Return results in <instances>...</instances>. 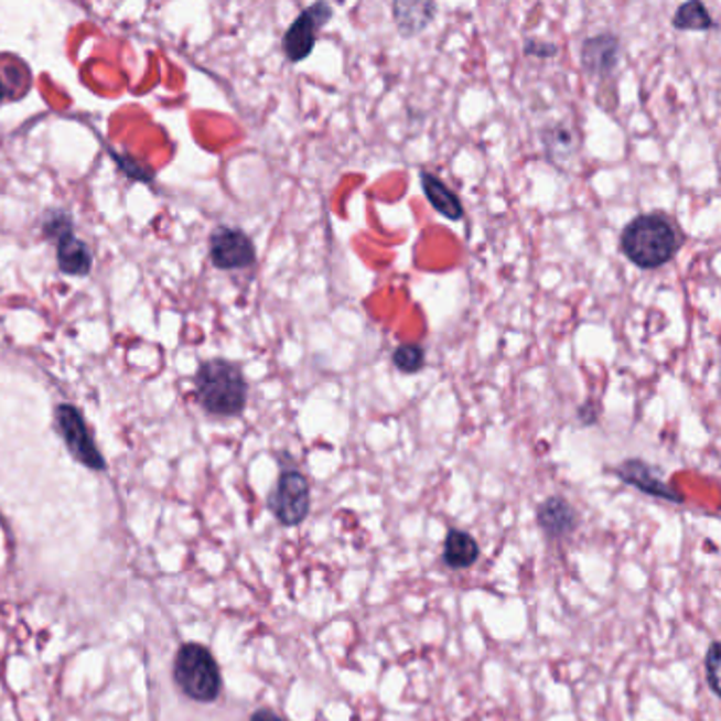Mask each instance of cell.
Returning <instances> with one entry per match:
<instances>
[{"label":"cell","mask_w":721,"mask_h":721,"mask_svg":"<svg viewBox=\"0 0 721 721\" xmlns=\"http://www.w3.org/2000/svg\"><path fill=\"white\" fill-rule=\"evenodd\" d=\"M684 246V233L663 212L635 216L620 233V250L635 267L654 271L669 265Z\"/></svg>","instance_id":"cell-1"},{"label":"cell","mask_w":721,"mask_h":721,"mask_svg":"<svg viewBox=\"0 0 721 721\" xmlns=\"http://www.w3.org/2000/svg\"><path fill=\"white\" fill-rule=\"evenodd\" d=\"M248 389L241 366L225 358L202 362L193 377V396L212 417H239L248 405Z\"/></svg>","instance_id":"cell-2"},{"label":"cell","mask_w":721,"mask_h":721,"mask_svg":"<svg viewBox=\"0 0 721 721\" xmlns=\"http://www.w3.org/2000/svg\"><path fill=\"white\" fill-rule=\"evenodd\" d=\"M174 679L184 695L197 702H214L223 690V677L212 652L200 644H184L174 660Z\"/></svg>","instance_id":"cell-3"},{"label":"cell","mask_w":721,"mask_h":721,"mask_svg":"<svg viewBox=\"0 0 721 721\" xmlns=\"http://www.w3.org/2000/svg\"><path fill=\"white\" fill-rule=\"evenodd\" d=\"M53 421H55L53 426L64 440L68 453L77 460L78 464L85 465L94 472L106 470V460L87 428L83 412L78 411L75 405H68V402L57 405L53 411Z\"/></svg>","instance_id":"cell-4"},{"label":"cell","mask_w":721,"mask_h":721,"mask_svg":"<svg viewBox=\"0 0 721 721\" xmlns=\"http://www.w3.org/2000/svg\"><path fill=\"white\" fill-rule=\"evenodd\" d=\"M269 510L283 527H299L311 510V487L299 470H283L269 495Z\"/></svg>","instance_id":"cell-5"},{"label":"cell","mask_w":721,"mask_h":721,"mask_svg":"<svg viewBox=\"0 0 721 721\" xmlns=\"http://www.w3.org/2000/svg\"><path fill=\"white\" fill-rule=\"evenodd\" d=\"M333 15L335 9L329 2H313L305 7L283 34L282 50L286 60L292 64L308 60L318 43L320 30L333 20Z\"/></svg>","instance_id":"cell-6"},{"label":"cell","mask_w":721,"mask_h":721,"mask_svg":"<svg viewBox=\"0 0 721 721\" xmlns=\"http://www.w3.org/2000/svg\"><path fill=\"white\" fill-rule=\"evenodd\" d=\"M207 255L216 269L239 271L257 262V246L248 233L220 225L209 233Z\"/></svg>","instance_id":"cell-7"},{"label":"cell","mask_w":721,"mask_h":721,"mask_svg":"<svg viewBox=\"0 0 721 721\" xmlns=\"http://www.w3.org/2000/svg\"><path fill=\"white\" fill-rule=\"evenodd\" d=\"M622 43L614 32H599L582 41L580 62L587 75L596 78L612 77L620 64Z\"/></svg>","instance_id":"cell-8"},{"label":"cell","mask_w":721,"mask_h":721,"mask_svg":"<svg viewBox=\"0 0 721 721\" xmlns=\"http://www.w3.org/2000/svg\"><path fill=\"white\" fill-rule=\"evenodd\" d=\"M620 481L642 491L649 497H658L665 502H672V504H684L681 493L670 487L669 483H665V478L660 476V472L654 465L647 464L644 460H626L616 467Z\"/></svg>","instance_id":"cell-9"},{"label":"cell","mask_w":721,"mask_h":721,"mask_svg":"<svg viewBox=\"0 0 721 721\" xmlns=\"http://www.w3.org/2000/svg\"><path fill=\"white\" fill-rule=\"evenodd\" d=\"M536 520L540 525L541 531L552 538V540H563L569 538L578 525H580V515L573 508L571 502H567L561 495H550L541 502L536 510Z\"/></svg>","instance_id":"cell-10"},{"label":"cell","mask_w":721,"mask_h":721,"mask_svg":"<svg viewBox=\"0 0 721 721\" xmlns=\"http://www.w3.org/2000/svg\"><path fill=\"white\" fill-rule=\"evenodd\" d=\"M439 7L428 0H398L391 4V15L398 32L407 39L423 32L437 18Z\"/></svg>","instance_id":"cell-11"},{"label":"cell","mask_w":721,"mask_h":721,"mask_svg":"<svg viewBox=\"0 0 721 721\" xmlns=\"http://www.w3.org/2000/svg\"><path fill=\"white\" fill-rule=\"evenodd\" d=\"M30 85L32 73L26 62L11 53H0V104L22 100L30 92Z\"/></svg>","instance_id":"cell-12"},{"label":"cell","mask_w":721,"mask_h":721,"mask_svg":"<svg viewBox=\"0 0 721 721\" xmlns=\"http://www.w3.org/2000/svg\"><path fill=\"white\" fill-rule=\"evenodd\" d=\"M419 179H421V189H423L426 200L439 212L440 216H444L446 220H453V223H460L464 218V204H462L460 195L446 182L440 181L437 174L426 172V170L419 174Z\"/></svg>","instance_id":"cell-13"},{"label":"cell","mask_w":721,"mask_h":721,"mask_svg":"<svg viewBox=\"0 0 721 721\" xmlns=\"http://www.w3.org/2000/svg\"><path fill=\"white\" fill-rule=\"evenodd\" d=\"M55 258H57V269L64 276L73 278H85L89 276L94 267V255L85 241H80L75 233L62 237L55 241Z\"/></svg>","instance_id":"cell-14"},{"label":"cell","mask_w":721,"mask_h":721,"mask_svg":"<svg viewBox=\"0 0 721 721\" xmlns=\"http://www.w3.org/2000/svg\"><path fill=\"white\" fill-rule=\"evenodd\" d=\"M481 557V546L472 534L464 529H449L442 544V561L449 569H470Z\"/></svg>","instance_id":"cell-15"},{"label":"cell","mask_w":721,"mask_h":721,"mask_svg":"<svg viewBox=\"0 0 721 721\" xmlns=\"http://www.w3.org/2000/svg\"><path fill=\"white\" fill-rule=\"evenodd\" d=\"M715 26L711 11L704 2L690 0L679 4V9L672 15V28L679 32H709Z\"/></svg>","instance_id":"cell-16"},{"label":"cell","mask_w":721,"mask_h":721,"mask_svg":"<svg viewBox=\"0 0 721 721\" xmlns=\"http://www.w3.org/2000/svg\"><path fill=\"white\" fill-rule=\"evenodd\" d=\"M541 142H544V149L550 157V161L569 159L578 149V138H575L573 129L567 128L563 123H555V126L544 129Z\"/></svg>","instance_id":"cell-17"},{"label":"cell","mask_w":721,"mask_h":721,"mask_svg":"<svg viewBox=\"0 0 721 721\" xmlns=\"http://www.w3.org/2000/svg\"><path fill=\"white\" fill-rule=\"evenodd\" d=\"M391 364L402 375H417L426 368V349L419 343H402L391 352Z\"/></svg>","instance_id":"cell-18"},{"label":"cell","mask_w":721,"mask_h":721,"mask_svg":"<svg viewBox=\"0 0 721 721\" xmlns=\"http://www.w3.org/2000/svg\"><path fill=\"white\" fill-rule=\"evenodd\" d=\"M41 220H43L41 232L52 241H60L62 237L75 233V223H73L71 214L64 209H50V212H45V216Z\"/></svg>","instance_id":"cell-19"},{"label":"cell","mask_w":721,"mask_h":721,"mask_svg":"<svg viewBox=\"0 0 721 721\" xmlns=\"http://www.w3.org/2000/svg\"><path fill=\"white\" fill-rule=\"evenodd\" d=\"M720 642H713L707 656H704V672H707V681H709V688L711 692L718 696L720 695V679H718V670H720Z\"/></svg>","instance_id":"cell-20"},{"label":"cell","mask_w":721,"mask_h":721,"mask_svg":"<svg viewBox=\"0 0 721 721\" xmlns=\"http://www.w3.org/2000/svg\"><path fill=\"white\" fill-rule=\"evenodd\" d=\"M110 155H112V159L117 161L119 170H121L126 176H129L131 181L153 182V174H151L147 168H142L138 161H133V159H129V157L117 155V153H110Z\"/></svg>","instance_id":"cell-21"},{"label":"cell","mask_w":721,"mask_h":721,"mask_svg":"<svg viewBox=\"0 0 721 721\" xmlns=\"http://www.w3.org/2000/svg\"><path fill=\"white\" fill-rule=\"evenodd\" d=\"M559 53V47L550 41H544V39H529L525 43V55H531V57H540V60H548V57H555Z\"/></svg>","instance_id":"cell-22"},{"label":"cell","mask_w":721,"mask_h":721,"mask_svg":"<svg viewBox=\"0 0 721 721\" xmlns=\"http://www.w3.org/2000/svg\"><path fill=\"white\" fill-rule=\"evenodd\" d=\"M578 421L582 426H594L599 421V407L594 402H584L580 409H578Z\"/></svg>","instance_id":"cell-23"},{"label":"cell","mask_w":721,"mask_h":721,"mask_svg":"<svg viewBox=\"0 0 721 721\" xmlns=\"http://www.w3.org/2000/svg\"><path fill=\"white\" fill-rule=\"evenodd\" d=\"M250 721H288L283 720L282 715H278L276 711H271V709H258V711H255L252 713V718H250Z\"/></svg>","instance_id":"cell-24"}]
</instances>
